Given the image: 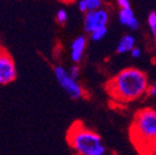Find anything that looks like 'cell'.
I'll return each mask as SVG.
<instances>
[{
  "label": "cell",
  "instance_id": "277c9868",
  "mask_svg": "<svg viewBox=\"0 0 156 155\" xmlns=\"http://www.w3.org/2000/svg\"><path fill=\"white\" fill-rule=\"evenodd\" d=\"M54 76H55V79L60 85V87L66 92V95H68L69 98L74 100H78L85 96V92H83L80 84L76 79L72 78L63 66L60 65L54 68Z\"/></svg>",
  "mask_w": 156,
  "mask_h": 155
},
{
  "label": "cell",
  "instance_id": "6da1fadb",
  "mask_svg": "<svg viewBox=\"0 0 156 155\" xmlns=\"http://www.w3.org/2000/svg\"><path fill=\"white\" fill-rule=\"evenodd\" d=\"M145 73L136 67L125 68L108 81L106 86L110 97L116 102L128 103L144 96L149 89Z\"/></svg>",
  "mask_w": 156,
  "mask_h": 155
},
{
  "label": "cell",
  "instance_id": "ffe728a7",
  "mask_svg": "<svg viewBox=\"0 0 156 155\" xmlns=\"http://www.w3.org/2000/svg\"><path fill=\"white\" fill-rule=\"evenodd\" d=\"M102 155H108V154H106V153H105V154H102Z\"/></svg>",
  "mask_w": 156,
  "mask_h": 155
},
{
  "label": "cell",
  "instance_id": "7a4b0ae2",
  "mask_svg": "<svg viewBox=\"0 0 156 155\" xmlns=\"http://www.w3.org/2000/svg\"><path fill=\"white\" fill-rule=\"evenodd\" d=\"M67 142L75 155H102L106 148L98 132L77 121L67 132Z\"/></svg>",
  "mask_w": 156,
  "mask_h": 155
},
{
  "label": "cell",
  "instance_id": "4fadbf2b",
  "mask_svg": "<svg viewBox=\"0 0 156 155\" xmlns=\"http://www.w3.org/2000/svg\"><path fill=\"white\" fill-rule=\"evenodd\" d=\"M106 34H107V27H103V28H99L91 33L90 38L93 41H100L106 36Z\"/></svg>",
  "mask_w": 156,
  "mask_h": 155
},
{
  "label": "cell",
  "instance_id": "8fae6325",
  "mask_svg": "<svg viewBox=\"0 0 156 155\" xmlns=\"http://www.w3.org/2000/svg\"><path fill=\"white\" fill-rule=\"evenodd\" d=\"M138 150L142 155H156V140L146 143Z\"/></svg>",
  "mask_w": 156,
  "mask_h": 155
},
{
  "label": "cell",
  "instance_id": "9c48e42d",
  "mask_svg": "<svg viewBox=\"0 0 156 155\" xmlns=\"http://www.w3.org/2000/svg\"><path fill=\"white\" fill-rule=\"evenodd\" d=\"M134 47H136V38L132 35L127 34L119 39L116 47V51L120 54L129 53Z\"/></svg>",
  "mask_w": 156,
  "mask_h": 155
},
{
  "label": "cell",
  "instance_id": "5bb4252c",
  "mask_svg": "<svg viewBox=\"0 0 156 155\" xmlns=\"http://www.w3.org/2000/svg\"><path fill=\"white\" fill-rule=\"evenodd\" d=\"M67 19H68V14L66 12V10L64 9H60L56 12V21H58L60 24H65L67 22Z\"/></svg>",
  "mask_w": 156,
  "mask_h": 155
},
{
  "label": "cell",
  "instance_id": "9a60e30c",
  "mask_svg": "<svg viewBox=\"0 0 156 155\" xmlns=\"http://www.w3.org/2000/svg\"><path fill=\"white\" fill-rule=\"evenodd\" d=\"M68 74H69V76L72 78L77 80L79 78V76H80V68H79L78 65H73L69 68V70H68Z\"/></svg>",
  "mask_w": 156,
  "mask_h": 155
},
{
  "label": "cell",
  "instance_id": "52a82bcc",
  "mask_svg": "<svg viewBox=\"0 0 156 155\" xmlns=\"http://www.w3.org/2000/svg\"><path fill=\"white\" fill-rule=\"evenodd\" d=\"M87 47V39L85 36L80 35V36L76 37L71 45V59L74 63H79L83 60V52Z\"/></svg>",
  "mask_w": 156,
  "mask_h": 155
},
{
  "label": "cell",
  "instance_id": "ac0fdd59",
  "mask_svg": "<svg viewBox=\"0 0 156 155\" xmlns=\"http://www.w3.org/2000/svg\"><path fill=\"white\" fill-rule=\"evenodd\" d=\"M117 5H119L120 9H128L130 8V1L129 0H119L117 1Z\"/></svg>",
  "mask_w": 156,
  "mask_h": 155
},
{
  "label": "cell",
  "instance_id": "7c38bea8",
  "mask_svg": "<svg viewBox=\"0 0 156 155\" xmlns=\"http://www.w3.org/2000/svg\"><path fill=\"white\" fill-rule=\"evenodd\" d=\"M147 24L150 26L153 37L155 39V44H156V11H152L151 13L147 16Z\"/></svg>",
  "mask_w": 156,
  "mask_h": 155
},
{
  "label": "cell",
  "instance_id": "5b68a950",
  "mask_svg": "<svg viewBox=\"0 0 156 155\" xmlns=\"http://www.w3.org/2000/svg\"><path fill=\"white\" fill-rule=\"evenodd\" d=\"M108 20H110V14L107 12V10L103 8L95 11H89L85 13V16H83V29L88 34H91L97 29L106 27Z\"/></svg>",
  "mask_w": 156,
  "mask_h": 155
},
{
  "label": "cell",
  "instance_id": "2e32d148",
  "mask_svg": "<svg viewBox=\"0 0 156 155\" xmlns=\"http://www.w3.org/2000/svg\"><path fill=\"white\" fill-rule=\"evenodd\" d=\"M130 54H131L132 58L139 59L140 56H141V54H142V50L139 48V47H134V48L131 50V52H130Z\"/></svg>",
  "mask_w": 156,
  "mask_h": 155
},
{
  "label": "cell",
  "instance_id": "d6986e66",
  "mask_svg": "<svg viewBox=\"0 0 156 155\" xmlns=\"http://www.w3.org/2000/svg\"><path fill=\"white\" fill-rule=\"evenodd\" d=\"M114 1H116V2H117V1H119V0H114Z\"/></svg>",
  "mask_w": 156,
  "mask_h": 155
},
{
  "label": "cell",
  "instance_id": "3957f363",
  "mask_svg": "<svg viewBox=\"0 0 156 155\" xmlns=\"http://www.w3.org/2000/svg\"><path fill=\"white\" fill-rule=\"evenodd\" d=\"M130 137L136 149L156 140V109L140 110L134 115L130 127Z\"/></svg>",
  "mask_w": 156,
  "mask_h": 155
},
{
  "label": "cell",
  "instance_id": "30bf717a",
  "mask_svg": "<svg viewBox=\"0 0 156 155\" xmlns=\"http://www.w3.org/2000/svg\"><path fill=\"white\" fill-rule=\"evenodd\" d=\"M102 0H79L78 1V9L83 13H87L89 11H95L102 8Z\"/></svg>",
  "mask_w": 156,
  "mask_h": 155
},
{
  "label": "cell",
  "instance_id": "8992f818",
  "mask_svg": "<svg viewBox=\"0 0 156 155\" xmlns=\"http://www.w3.org/2000/svg\"><path fill=\"white\" fill-rule=\"evenodd\" d=\"M16 78V68L12 58L0 50V85H8Z\"/></svg>",
  "mask_w": 156,
  "mask_h": 155
},
{
  "label": "cell",
  "instance_id": "ba28073f",
  "mask_svg": "<svg viewBox=\"0 0 156 155\" xmlns=\"http://www.w3.org/2000/svg\"><path fill=\"white\" fill-rule=\"evenodd\" d=\"M118 21L122 26L131 29V31H136L139 27V21L136 20L131 8L120 9L118 12Z\"/></svg>",
  "mask_w": 156,
  "mask_h": 155
},
{
  "label": "cell",
  "instance_id": "e0dca14e",
  "mask_svg": "<svg viewBox=\"0 0 156 155\" xmlns=\"http://www.w3.org/2000/svg\"><path fill=\"white\" fill-rule=\"evenodd\" d=\"M147 93H149V96H151V97H155L156 96V81L152 82L151 85L149 86Z\"/></svg>",
  "mask_w": 156,
  "mask_h": 155
}]
</instances>
